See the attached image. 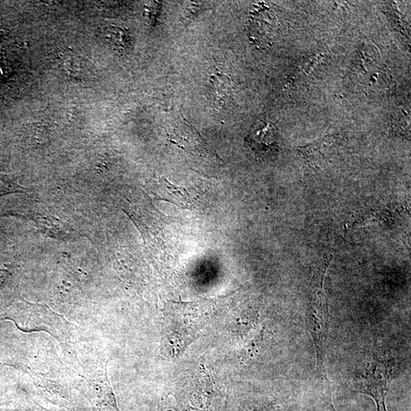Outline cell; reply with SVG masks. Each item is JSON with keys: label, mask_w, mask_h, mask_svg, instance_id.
Segmentation results:
<instances>
[{"label": "cell", "mask_w": 411, "mask_h": 411, "mask_svg": "<svg viewBox=\"0 0 411 411\" xmlns=\"http://www.w3.org/2000/svg\"><path fill=\"white\" fill-rule=\"evenodd\" d=\"M332 258L313 274L312 286L306 310V325L316 353L318 371L331 390L330 382L325 366L326 349L330 326V311L324 290V283Z\"/></svg>", "instance_id": "6da1fadb"}, {"label": "cell", "mask_w": 411, "mask_h": 411, "mask_svg": "<svg viewBox=\"0 0 411 411\" xmlns=\"http://www.w3.org/2000/svg\"><path fill=\"white\" fill-rule=\"evenodd\" d=\"M393 379L390 361L372 356L356 370L353 387L356 392L373 397L379 411H387L386 397Z\"/></svg>", "instance_id": "7a4b0ae2"}, {"label": "cell", "mask_w": 411, "mask_h": 411, "mask_svg": "<svg viewBox=\"0 0 411 411\" xmlns=\"http://www.w3.org/2000/svg\"><path fill=\"white\" fill-rule=\"evenodd\" d=\"M248 145L258 152H267L277 147V130L271 123L259 122L247 136Z\"/></svg>", "instance_id": "3957f363"}, {"label": "cell", "mask_w": 411, "mask_h": 411, "mask_svg": "<svg viewBox=\"0 0 411 411\" xmlns=\"http://www.w3.org/2000/svg\"><path fill=\"white\" fill-rule=\"evenodd\" d=\"M171 142H174L178 147L192 151V152H199V151L208 149L205 147L204 142L201 137L188 123H185L176 129L174 133L170 135Z\"/></svg>", "instance_id": "277c9868"}, {"label": "cell", "mask_w": 411, "mask_h": 411, "mask_svg": "<svg viewBox=\"0 0 411 411\" xmlns=\"http://www.w3.org/2000/svg\"><path fill=\"white\" fill-rule=\"evenodd\" d=\"M210 85L216 105L224 108L231 99L233 82L225 73L217 71L211 75Z\"/></svg>", "instance_id": "5b68a950"}, {"label": "cell", "mask_w": 411, "mask_h": 411, "mask_svg": "<svg viewBox=\"0 0 411 411\" xmlns=\"http://www.w3.org/2000/svg\"><path fill=\"white\" fill-rule=\"evenodd\" d=\"M27 190L26 188L20 186L16 182H13L5 175H0V197L5 195L15 193V192H22Z\"/></svg>", "instance_id": "8992f818"}]
</instances>
